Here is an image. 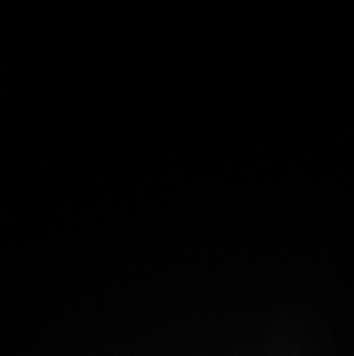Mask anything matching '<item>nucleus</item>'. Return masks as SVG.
Listing matches in <instances>:
<instances>
[]
</instances>
